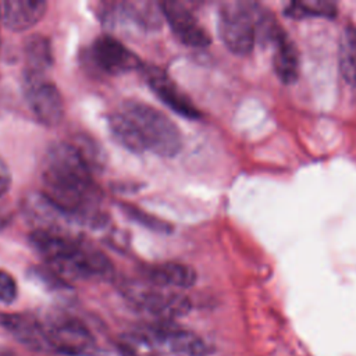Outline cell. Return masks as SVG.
<instances>
[{
  "instance_id": "cell-1",
  "label": "cell",
  "mask_w": 356,
  "mask_h": 356,
  "mask_svg": "<svg viewBox=\"0 0 356 356\" xmlns=\"http://www.w3.org/2000/svg\"><path fill=\"white\" fill-rule=\"evenodd\" d=\"M42 178V195L67 217L99 220L100 192L92 178V165L76 143H53L44 156Z\"/></svg>"
},
{
  "instance_id": "cell-2",
  "label": "cell",
  "mask_w": 356,
  "mask_h": 356,
  "mask_svg": "<svg viewBox=\"0 0 356 356\" xmlns=\"http://www.w3.org/2000/svg\"><path fill=\"white\" fill-rule=\"evenodd\" d=\"M113 136L135 153L152 152L161 157H174L182 147L177 124L164 113L143 102L128 100L108 118Z\"/></svg>"
},
{
  "instance_id": "cell-3",
  "label": "cell",
  "mask_w": 356,
  "mask_h": 356,
  "mask_svg": "<svg viewBox=\"0 0 356 356\" xmlns=\"http://www.w3.org/2000/svg\"><path fill=\"white\" fill-rule=\"evenodd\" d=\"M261 11L254 3L229 1L218 11V33L229 51L246 56L252 51L259 29Z\"/></svg>"
},
{
  "instance_id": "cell-4",
  "label": "cell",
  "mask_w": 356,
  "mask_h": 356,
  "mask_svg": "<svg viewBox=\"0 0 356 356\" xmlns=\"http://www.w3.org/2000/svg\"><path fill=\"white\" fill-rule=\"evenodd\" d=\"M49 348L74 356H93L97 352L95 337L82 321L61 316L43 325Z\"/></svg>"
},
{
  "instance_id": "cell-5",
  "label": "cell",
  "mask_w": 356,
  "mask_h": 356,
  "mask_svg": "<svg viewBox=\"0 0 356 356\" xmlns=\"http://www.w3.org/2000/svg\"><path fill=\"white\" fill-rule=\"evenodd\" d=\"M24 95L31 111L42 124L54 127L63 120V96L44 74L25 72Z\"/></svg>"
},
{
  "instance_id": "cell-6",
  "label": "cell",
  "mask_w": 356,
  "mask_h": 356,
  "mask_svg": "<svg viewBox=\"0 0 356 356\" xmlns=\"http://www.w3.org/2000/svg\"><path fill=\"white\" fill-rule=\"evenodd\" d=\"M259 33L273 44V68L284 83H292L299 76L300 58L295 43L274 19H266Z\"/></svg>"
},
{
  "instance_id": "cell-7",
  "label": "cell",
  "mask_w": 356,
  "mask_h": 356,
  "mask_svg": "<svg viewBox=\"0 0 356 356\" xmlns=\"http://www.w3.org/2000/svg\"><path fill=\"white\" fill-rule=\"evenodd\" d=\"M89 56L96 70L107 75H121L142 67L139 57L110 35L99 36L92 43Z\"/></svg>"
},
{
  "instance_id": "cell-8",
  "label": "cell",
  "mask_w": 356,
  "mask_h": 356,
  "mask_svg": "<svg viewBox=\"0 0 356 356\" xmlns=\"http://www.w3.org/2000/svg\"><path fill=\"white\" fill-rule=\"evenodd\" d=\"M129 298L140 309L168 323L182 317L191 310V300L178 292H163L153 288L139 286L129 291Z\"/></svg>"
},
{
  "instance_id": "cell-9",
  "label": "cell",
  "mask_w": 356,
  "mask_h": 356,
  "mask_svg": "<svg viewBox=\"0 0 356 356\" xmlns=\"http://www.w3.org/2000/svg\"><path fill=\"white\" fill-rule=\"evenodd\" d=\"M164 19L170 24L177 39L191 47H206L211 38L202 26L195 14L181 1H161L160 3Z\"/></svg>"
},
{
  "instance_id": "cell-10",
  "label": "cell",
  "mask_w": 356,
  "mask_h": 356,
  "mask_svg": "<svg viewBox=\"0 0 356 356\" xmlns=\"http://www.w3.org/2000/svg\"><path fill=\"white\" fill-rule=\"evenodd\" d=\"M149 334L156 343L163 345L175 356H207L210 353V346L202 337L170 323L154 327Z\"/></svg>"
},
{
  "instance_id": "cell-11",
  "label": "cell",
  "mask_w": 356,
  "mask_h": 356,
  "mask_svg": "<svg viewBox=\"0 0 356 356\" xmlns=\"http://www.w3.org/2000/svg\"><path fill=\"white\" fill-rule=\"evenodd\" d=\"M145 78L156 96L160 97L161 102L167 104L171 110L192 120L200 117V111L192 104V102L179 90V88L163 70L157 67H146Z\"/></svg>"
},
{
  "instance_id": "cell-12",
  "label": "cell",
  "mask_w": 356,
  "mask_h": 356,
  "mask_svg": "<svg viewBox=\"0 0 356 356\" xmlns=\"http://www.w3.org/2000/svg\"><path fill=\"white\" fill-rule=\"evenodd\" d=\"M46 8L42 0H4L0 3V19L11 31H25L42 19Z\"/></svg>"
},
{
  "instance_id": "cell-13",
  "label": "cell",
  "mask_w": 356,
  "mask_h": 356,
  "mask_svg": "<svg viewBox=\"0 0 356 356\" xmlns=\"http://www.w3.org/2000/svg\"><path fill=\"white\" fill-rule=\"evenodd\" d=\"M0 324L31 348H49L43 325L26 314H0Z\"/></svg>"
},
{
  "instance_id": "cell-14",
  "label": "cell",
  "mask_w": 356,
  "mask_h": 356,
  "mask_svg": "<svg viewBox=\"0 0 356 356\" xmlns=\"http://www.w3.org/2000/svg\"><path fill=\"white\" fill-rule=\"evenodd\" d=\"M150 284L156 286H172V288H189L196 281V273L191 266L182 263H163L150 267L147 271Z\"/></svg>"
},
{
  "instance_id": "cell-15",
  "label": "cell",
  "mask_w": 356,
  "mask_h": 356,
  "mask_svg": "<svg viewBox=\"0 0 356 356\" xmlns=\"http://www.w3.org/2000/svg\"><path fill=\"white\" fill-rule=\"evenodd\" d=\"M24 51L26 60V72L46 75V71L53 64L51 46L49 39L42 35H33L25 42Z\"/></svg>"
},
{
  "instance_id": "cell-16",
  "label": "cell",
  "mask_w": 356,
  "mask_h": 356,
  "mask_svg": "<svg viewBox=\"0 0 356 356\" xmlns=\"http://www.w3.org/2000/svg\"><path fill=\"white\" fill-rule=\"evenodd\" d=\"M339 70L343 79L356 86V26L343 28L339 38Z\"/></svg>"
},
{
  "instance_id": "cell-17",
  "label": "cell",
  "mask_w": 356,
  "mask_h": 356,
  "mask_svg": "<svg viewBox=\"0 0 356 356\" xmlns=\"http://www.w3.org/2000/svg\"><path fill=\"white\" fill-rule=\"evenodd\" d=\"M337 13L335 4L331 1H318V0H309V1H293L288 4L285 8V14L292 18H303V17H334Z\"/></svg>"
},
{
  "instance_id": "cell-18",
  "label": "cell",
  "mask_w": 356,
  "mask_h": 356,
  "mask_svg": "<svg viewBox=\"0 0 356 356\" xmlns=\"http://www.w3.org/2000/svg\"><path fill=\"white\" fill-rule=\"evenodd\" d=\"M156 342L149 332L127 334L120 341L124 356H156Z\"/></svg>"
},
{
  "instance_id": "cell-19",
  "label": "cell",
  "mask_w": 356,
  "mask_h": 356,
  "mask_svg": "<svg viewBox=\"0 0 356 356\" xmlns=\"http://www.w3.org/2000/svg\"><path fill=\"white\" fill-rule=\"evenodd\" d=\"M122 209H124V211H125L129 217H132V218L136 220L138 222L146 225L147 228H152L153 231H160V232H168V231H171V225H168V224L160 221L159 218H156V217H153V216H150V214H146L145 211H142V210H139V209H135V207L127 206V204H124Z\"/></svg>"
},
{
  "instance_id": "cell-20",
  "label": "cell",
  "mask_w": 356,
  "mask_h": 356,
  "mask_svg": "<svg viewBox=\"0 0 356 356\" xmlns=\"http://www.w3.org/2000/svg\"><path fill=\"white\" fill-rule=\"evenodd\" d=\"M18 288L13 275L4 270H0V302L10 305L17 299Z\"/></svg>"
},
{
  "instance_id": "cell-21",
  "label": "cell",
  "mask_w": 356,
  "mask_h": 356,
  "mask_svg": "<svg viewBox=\"0 0 356 356\" xmlns=\"http://www.w3.org/2000/svg\"><path fill=\"white\" fill-rule=\"evenodd\" d=\"M11 185V172L7 167V164L0 157V197L7 193Z\"/></svg>"
}]
</instances>
